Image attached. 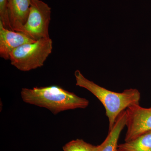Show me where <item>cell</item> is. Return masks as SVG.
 <instances>
[{"label": "cell", "mask_w": 151, "mask_h": 151, "mask_svg": "<svg viewBox=\"0 0 151 151\" xmlns=\"http://www.w3.org/2000/svg\"><path fill=\"white\" fill-rule=\"evenodd\" d=\"M21 95L25 103L46 108L54 115L67 110L84 109L89 105L86 98L56 85L22 88Z\"/></svg>", "instance_id": "1"}, {"label": "cell", "mask_w": 151, "mask_h": 151, "mask_svg": "<svg viewBox=\"0 0 151 151\" xmlns=\"http://www.w3.org/2000/svg\"><path fill=\"white\" fill-rule=\"evenodd\" d=\"M76 86L85 88L100 100L105 108L109 121V131L113 128L123 111L134 104H139L141 94L138 89H126L121 93L113 92L85 78L80 70L74 73Z\"/></svg>", "instance_id": "2"}, {"label": "cell", "mask_w": 151, "mask_h": 151, "mask_svg": "<svg viewBox=\"0 0 151 151\" xmlns=\"http://www.w3.org/2000/svg\"><path fill=\"white\" fill-rule=\"evenodd\" d=\"M52 50L50 37L25 44L15 49L10 55L11 63L22 71H28L43 66Z\"/></svg>", "instance_id": "3"}, {"label": "cell", "mask_w": 151, "mask_h": 151, "mask_svg": "<svg viewBox=\"0 0 151 151\" xmlns=\"http://www.w3.org/2000/svg\"><path fill=\"white\" fill-rule=\"evenodd\" d=\"M51 8L41 0H32L29 14L20 32L35 40L50 37Z\"/></svg>", "instance_id": "4"}, {"label": "cell", "mask_w": 151, "mask_h": 151, "mask_svg": "<svg viewBox=\"0 0 151 151\" xmlns=\"http://www.w3.org/2000/svg\"><path fill=\"white\" fill-rule=\"evenodd\" d=\"M126 112L127 129L125 142L151 131V108H144L139 104H134L128 107Z\"/></svg>", "instance_id": "5"}, {"label": "cell", "mask_w": 151, "mask_h": 151, "mask_svg": "<svg viewBox=\"0 0 151 151\" xmlns=\"http://www.w3.org/2000/svg\"><path fill=\"white\" fill-rule=\"evenodd\" d=\"M35 41L24 33L5 28L0 22V56L4 59L9 60L11 53L19 47Z\"/></svg>", "instance_id": "6"}, {"label": "cell", "mask_w": 151, "mask_h": 151, "mask_svg": "<svg viewBox=\"0 0 151 151\" xmlns=\"http://www.w3.org/2000/svg\"><path fill=\"white\" fill-rule=\"evenodd\" d=\"M32 0H8L9 21L12 30L20 32L29 14Z\"/></svg>", "instance_id": "7"}, {"label": "cell", "mask_w": 151, "mask_h": 151, "mask_svg": "<svg viewBox=\"0 0 151 151\" xmlns=\"http://www.w3.org/2000/svg\"><path fill=\"white\" fill-rule=\"evenodd\" d=\"M127 115L126 110L120 114L112 129L109 131L107 137L99 145L98 151H116L118 142L121 132L126 126Z\"/></svg>", "instance_id": "8"}, {"label": "cell", "mask_w": 151, "mask_h": 151, "mask_svg": "<svg viewBox=\"0 0 151 151\" xmlns=\"http://www.w3.org/2000/svg\"><path fill=\"white\" fill-rule=\"evenodd\" d=\"M119 151H151V131L118 145Z\"/></svg>", "instance_id": "9"}, {"label": "cell", "mask_w": 151, "mask_h": 151, "mask_svg": "<svg viewBox=\"0 0 151 151\" xmlns=\"http://www.w3.org/2000/svg\"><path fill=\"white\" fill-rule=\"evenodd\" d=\"M63 151H98L99 145L95 146L81 139L70 141L63 147Z\"/></svg>", "instance_id": "10"}, {"label": "cell", "mask_w": 151, "mask_h": 151, "mask_svg": "<svg viewBox=\"0 0 151 151\" xmlns=\"http://www.w3.org/2000/svg\"><path fill=\"white\" fill-rule=\"evenodd\" d=\"M7 1L8 0H0V22L5 28L12 30L8 14Z\"/></svg>", "instance_id": "11"}, {"label": "cell", "mask_w": 151, "mask_h": 151, "mask_svg": "<svg viewBox=\"0 0 151 151\" xmlns=\"http://www.w3.org/2000/svg\"><path fill=\"white\" fill-rule=\"evenodd\" d=\"M118 151V150H117V151Z\"/></svg>", "instance_id": "12"}, {"label": "cell", "mask_w": 151, "mask_h": 151, "mask_svg": "<svg viewBox=\"0 0 151 151\" xmlns=\"http://www.w3.org/2000/svg\"></svg>", "instance_id": "13"}]
</instances>
